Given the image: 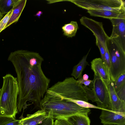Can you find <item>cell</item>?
Listing matches in <instances>:
<instances>
[{
	"mask_svg": "<svg viewBox=\"0 0 125 125\" xmlns=\"http://www.w3.org/2000/svg\"><path fill=\"white\" fill-rule=\"evenodd\" d=\"M79 83L81 85L83 84L84 86H89L92 80H84L82 78L78 79L77 80Z\"/></svg>",
	"mask_w": 125,
	"mask_h": 125,
	"instance_id": "cell-29",
	"label": "cell"
},
{
	"mask_svg": "<svg viewBox=\"0 0 125 125\" xmlns=\"http://www.w3.org/2000/svg\"><path fill=\"white\" fill-rule=\"evenodd\" d=\"M90 51L83 57L79 63L73 67L71 75L74 77L75 79L82 77V75L83 71L87 65H89L86 59Z\"/></svg>",
	"mask_w": 125,
	"mask_h": 125,
	"instance_id": "cell-16",
	"label": "cell"
},
{
	"mask_svg": "<svg viewBox=\"0 0 125 125\" xmlns=\"http://www.w3.org/2000/svg\"><path fill=\"white\" fill-rule=\"evenodd\" d=\"M3 16V15L0 12V21L3 18L2 17Z\"/></svg>",
	"mask_w": 125,
	"mask_h": 125,
	"instance_id": "cell-32",
	"label": "cell"
},
{
	"mask_svg": "<svg viewBox=\"0 0 125 125\" xmlns=\"http://www.w3.org/2000/svg\"><path fill=\"white\" fill-rule=\"evenodd\" d=\"M48 116L44 110H39L33 114H28L26 117L21 119V125H40Z\"/></svg>",
	"mask_w": 125,
	"mask_h": 125,
	"instance_id": "cell-12",
	"label": "cell"
},
{
	"mask_svg": "<svg viewBox=\"0 0 125 125\" xmlns=\"http://www.w3.org/2000/svg\"><path fill=\"white\" fill-rule=\"evenodd\" d=\"M26 0H19L13 8L12 13L5 27V29L13 23L17 22L24 8Z\"/></svg>",
	"mask_w": 125,
	"mask_h": 125,
	"instance_id": "cell-14",
	"label": "cell"
},
{
	"mask_svg": "<svg viewBox=\"0 0 125 125\" xmlns=\"http://www.w3.org/2000/svg\"><path fill=\"white\" fill-rule=\"evenodd\" d=\"M53 119L48 116L42 121L40 125H54Z\"/></svg>",
	"mask_w": 125,
	"mask_h": 125,
	"instance_id": "cell-28",
	"label": "cell"
},
{
	"mask_svg": "<svg viewBox=\"0 0 125 125\" xmlns=\"http://www.w3.org/2000/svg\"><path fill=\"white\" fill-rule=\"evenodd\" d=\"M19 0H0V12L7 14L13 10Z\"/></svg>",
	"mask_w": 125,
	"mask_h": 125,
	"instance_id": "cell-19",
	"label": "cell"
},
{
	"mask_svg": "<svg viewBox=\"0 0 125 125\" xmlns=\"http://www.w3.org/2000/svg\"><path fill=\"white\" fill-rule=\"evenodd\" d=\"M88 12L91 16L101 17L110 20L118 17L124 12L103 10H88Z\"/></svg>",
	"mask_w": 125,
	"mask_h": 125,
	"instance_id": "cell-15",
	"label": "cell"
},
{
	"mask_svg": "<svg viewBox=\"0 0 125 125\" xmlns=\"http://www.w3.org/2000/svg\"><path fill=\"white\" fill-rule=\"evenodd\" d=\"M113 85V82L111 80L109 87L112 110L117 112H125V102L121 101L117 96Z\"/></svg>",
	"mask_w": 125,
	"mask_h": 125,
	"instance_id": "cell-13",
	"label": "cell"
},
{
	"mask_svg": "<svg viewBox=\"0 0 125 125\" xmlns=\"http://www.w3.org/2000/svg\"></svg>",
	"mask_w": 125,
	"mask_h": 125,
	"instance_id": "cell-36",
	"label": "cell"
},
{
	"mask_svg": "<svg viewBox=\"0 0 125 125\" xmlns=\"http://www.w3.org/2000/svg\"><path fill=\"white\" fill-rule=\"evenodd\" d=\"M78 26L77 22L72 21L62 27L63 34L68 37L71 38L75 35Z\"/></svg>",
	"mask_w": 125,
	"mask_h": 125,
	"instance_id": "cell-18",
	"label": "cell"
},
{
	"mask_svg": "<svg viewBox=\"0 0 125 125\" xmlns=\"http://www.w3.org/2000/svg\"><path fill=\"white\" fill-rule=\"evenodd\" d=\"M35 15L36 16L40 17V16L41 14L37 12V13Z\"/></svg>",
	"mask_w": 125,
	"mask_h": 125,
	"instance_id": "cell-33",
	"label": "cell"
},
{
	"mask_svg": "<svg viewBox=\"0 0 125 125\" xmlns=\"http://www.w3.org/2000/svg\"><path fill=\"white\" fill-rule=\"evenodd\" d=\"M13 10L6 14L0 21V33L5 29L6 25L12 12Z\"/></svg>",
	"mask_w": 125,
	"mask_h": 125,
	"instance_id": "cell-23",
	"label": "cell"
},
{
	"mask_svg": "<svg viewBox=\"0 0 125 125\" xmlns=\"http://www.w3.org/2000/svg\"><path fill=\"white\" fill-rule=\"evenodd\" d=\"M110 20L113 30L110 39L119 48L125 52V12Z\"/></svg>",
	"mask_w": 125,
	"mask_h": 125,
	"instance_id": "cell-8",
	"label": "cell"
},
{
	"mask_svg": "<svg viewBox=\"0 0 125 125\" xmlns=\"http://www.w3.org/2000/svg\"><path fill=\"white\" fill-rule=\"evenodd\" d=\"M113 82L114 87L116 90L125 83V72L119 76L115 82Z\"/></svg>",
	"mask_w": 125,
	"mask_h": 125,
	"instance_id": "cell-21",
	"label": "cell"
},
{
	"mask_svg": "<svg viewBox=\"0 0 125 125\" xmlns=\"http://www.w3.org/2000/svg\"><path fill=\"white\" fill-rule=\"evenodd\" d=\"M47 91L65 99L88 101L83 85L73 77L58 81L49 88Z\"/></svg>",
	"mask_w": 125,
	"mask_h": 125,
	"instance_id": "cell-4",
	"label": "cell"
},
{
	"mask_svg": "<svg viewBox=\"0 0 125 125\" xmlns=\"http://www.w3.org/2000/svg\"><path fill=\"white\" fill-rule=\"evenodd\" d=\"M96 39V44L98 46L99 49L101 54V58L106 66V61L105 59V52L104 48L99 40L97 39Z\"/></svg>",
	"mask_w": 125,
	"mask_h": 125,
	"instance_id": "cell-26",
	"label": "cell"
},
{
	"mask_svg": "<svg viewBox=\"0 0 125 125\" xmlns=\"http://www.w3.org/2000/svg\"><path fill=\"white\" fill-rule=\"evenodd\" d=\"M82 78L84 80H88L89 76L87 74H85L83 75Z\"/></svg>",
	"mask_w": 125,
	"mask_h": 125,
	"instance_id": "cell-31",
	"label": "cell"
},
{
	"mask_svg": "<svg viewBox=\"0 0 125 125\" xmlns=\"http://www.w3.org/2000/svg\"><path fill=\"white\" fill-rule=\"evenodd\" d=\"M115 91L119 99L122 101L125 102V83Z\"/></svg>",
	"mask_w": 125,
	"mask_h": 125,
	"instance_id": "cell-24",
	"label": "cell"
},
{
	"mask_svg": "<svg viewBox=\"0 0 125 125\" xmlns=\"http://www.w3.org/2000/svg\"><path fill=\"white\" fill-rule=\"evenodd\" d=\"M99 118L104 125H125V112H117L103 109Z\"/></svg>",
	"mask_w": 125,
	"mask_h": 125,
	"instance_id": "cell-10",
	"label": "cell"
},
{
	"mask_svg": "<svg viewBox=\"0 0 125 125\" xmlns=\"http://www.w3.org/2000/svg\"><path fill=\"white\" fill-rule=\"evenodd\" d=\"M69 1L87 10L125 12V2L123 0H74Z\"/></svg>",
	"mask_w": 125,
	"mask_h": 125,
	"instance_id": "cell-6",
	"label": "cell"
},
{
	"mask_svg": "<svg viewBox=\"0 0 125 125\" xmlns=\"http://www.w3.org/2000/svg\"><path fill=\"white\" fill-rule=\"evenodd\" d=\"M21 120H16L12 121L4 125H21Z\"/></svg>",
	"mask_w": 125,
	"mask_h": 125,
	"instance_id": "cell-30",
	"label": "cell"
},
{
	"mask_svg": "<svg viewBox=\"0 0 125 125\" xmlns=\"http://www.w3.org/2000/svg\"><path fill=\"white\" fill-rule=\"evenodd\" d=\"M81 24L90 30L96 39L100 42L104 48L107 47V43L109 37L106 33L102 22H99L85 16L80 19Z\"/></svg>",
	"mask_w": 125,
	"mask_h": 125,
	"instance_id": "cell-9",
	"label": "cell"
},
{
	"mask_svg": "<svg viewBox=\"0 0 125 125\" xmlns=\"http://www.w3.org/2000/svg\"><path fill=\"white\" fill-rule=\"evenodd\" d=\"M107 45L110 56V78L115 82L125 72V52L119 48L110 39Z\"/></svg>",
	"mask_w": 125,
	"mask_h": 125,
	"instance_id": "cell-5",
	"label": "cell"
},
{
	"mask_svg": "<svg viewBox=\"0 0 125 125\" xmlns=\"http://www.w3.org/2000/svg\"><path fill=\"white\" fill-rule=\"evenodd\" d=\"M94 91L98 102L97 106L103 109L112 111L109 85L95 75L89 86Z\"/></svg>",
	"mask_w": 125,
	"mask_h": 125,
	"instance_id": "cell-7",
	"label": "cell"
},
{
	"mask_svg": "<svg viewBox=\"0 0 125 125\" xmlns=\"http://www.w3.org/2000/svg\"><path fill=\"white\" fill-rule=\"evenodd\" d=\"M73 102L82 107L87 108H94L99 109L102 110V109L97 106L94 105L84 101L79 100L67 99Z\"/></svg>",
	"mask_w": 125,
	"mask_h": 125,
	"instance_id": "cell-20",
	"label": "cell"
},
{
	"mask_svg": "<svg viewBox=\"0 0 125 125\" xmlns=\"http://www.w3.org/2000/svg\"><path fill=\"white\" fill-rule=\"evenodd\" d=\"M15 119V118H13L0 117V125H4L8 123Z\"/></svg>",
	"mask_w": 125,
	"mask_h": 125,
	"instance_id": "cell-27",
	"label": "cell"
},
{
	"mask_svg": "<svg viewBox=\"0 0 125 125\" xmlns=\"http://www.w3.org/2000/svg\"><path fill=\"white\" fill-rule=\"evenodd\" d=\"M38 13L40 14H42V11H39L37 12Z\"/></svg>",
	"mask_w": 125,
	"mask_h": 125,
	"instance_id": "cell-34",
	"label": "cell"
},
{
	"mask_svg": "<svg viewBox=\"0 0 125 125\" xmlns=\"http://www.w3.org/2000/svg\"><path fill=\"white\" fill-rule=\"evenodd\" d=\"M1 90V89H0V92Z\"/></svg>",
	"mask_w": 125,
	"mask_h": 125,
	"instance_id": "cell-35",
	"label": "cell"
},
{
	"mask_svg": "<svg viewBox=\"0 0 125 125\" xmlns=\"http://www.w3.org/2000/svg\"><path fill=\"white\" fill-rule=\"evenodd\" d=\"M0 93V117L15 118L18 112L17 96L19 89L17 78L8 74L3 77Z\"/></svg>",
	"mask_w": 125,
	"mask_h": 125,
	"instance_id": "cell-3",
	"label": "cell"
},
{
	"mask_svg": "<svg viewBox=\"0 0 125 125\" xmlns=\"http://www.w3.org/2000/svg\"><path fill=\"white\" fill-rule=\"evenodd\" d=\"M91 69L94 75L99 77L107 84L109 85L111 80L106 66L101 58H96L91 62Z\"/></svg>",
	"mask_w": 125,
	"mask_h": 125,
	"instance_id": "cell-11",
	"label": "cell"
},
{
	"mask_svg": "<svg viewBox=\"0 0 125 125\" xmlns=\"http://www.w3.org/2000/svg\"><path fill=\"white\" fill-rule=\"evenodd\" d=\"M54 125H73L66 118H62L56 119Z\"/></svg>",
	"mask_w": 125,
	"mask_h": 125,
	"instance_id": "cell-25",
	"label": "cell"
},
{
	"mask_svg": "<svg viewBox=\"0 0 125 125\" xmlns=\"http://www.w3.org/2000/svg\"><path fill=\"white\" fill-rule=\"evenodd\" d=\"M86 92L88 100H90L93 102H98V100L93 91L87 86L83 85Z\"/></svg>",
	"mask_w": 125,
	"mask_h": 125,
	"instance_id": "cell-22",
	"label": "cell"
},
{
	"mask_svg": "<svg viewBox=\"0 0 125 125\" xmlns=\"http://www.w3.org/2000/svg\"><path fill=\"white\" fill-rule=\"evenodd\" d=\"M8 60L12 63L17 75L18 111L27 108L28 101L42 109L41 101L50 82L42 68L43 58L38 53L20 50L11 52Z\"/></svg>",
	"mask_w": 125,
	"mask_h": 125,
	"instance_id": "cell-1",
	"label": "cell"
},
{
	"mask_svg": "<svg viewBox=\"0 0 125 125\" xmlns=\"http://www.w3.org/2000/svg\"><path fill=\"white\" fill-rule=\"evenodd\" d=\"M42 109L53 118H67L76 115L88 116L89 108L80 106L76 103L47 92L41 101Z\"/></svg>",
	"mask_w": 125,
	"mask_h": 125,
	"instance_id": "cell-2",
	"label": "cell"
},
{
	"mask_svg": "<svg viewBox=\"0 0 125 125\" xmlns=\"http://www.w3.org/2000/svg\"><path fill=\"white\" fill-rule=\"evenodd\" d=\"M66 118L73 125H90V120L88 116L76 115Z\"/></svg>",
	"mask_w": 125,
	"mask_h": 125,
	"instance_id": "cell-17",
	"label": "cell"
}]
</instances>
